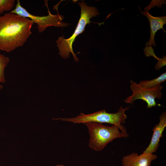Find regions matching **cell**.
Listing matches in <instances>:
<instances>
[{
    "instance_id": "obj_7",
    "label": "cell",
    "mask_w": 166,
    "mask_h": 166,
    "mask_svg": "<svg viewBox=\"0 0 166 166\" xmlns=\"http://www.w3.org/2000/svg\"><path fill=\"white\" fill-rule=\"evenodd\" d=\"M159 122L152 129L153 133L150 143L143 153L151 154L155 153L160 146V139L163 136V132L166 126V113L163 112L159 117Z\"/></svg>"
},
{
    "instance_id": "obj_4",
    "label": "cell",
    "mask_w": 166,
    "mask_h": 166,
    "mask_svg": "<svg viewBox=\"0 0 166 166\" xmlns=\"http://www.w3.org/2000/svg\"><path fill=\"white\" fill-rule=\"evenodd\" d=\"M85 124L87 127L90 136L89 147L96 151L102 150L108 144L115 139L128 137L115 125L108 126L94 122Z\"/></svg>"
},
{
    "instance_id": "obj_11",
    "label": "cell",
    "mask_w": 166,
    "mask_h": 166,
    "mask_svg": "<svg viewBox=\"0 0 166 166\" xmlns=\"http://www.w3.org/2000/svg\"><path fill=\"white\" fill-rule=\"evenodd\" d=\"M10 61L9 58L0 53V83H4L5 81L4 70Z\"/></svg>"
},
{
    "instance_id": "obj_15",
    "label": "cell",
    "mask_w": 166,
    "mask_h": 166,
    "mask_svg": "<svg viewBox=\"0 0 166 166\" xmlns=\"http://www.w3.org/2000/svg\"><path fill=\"white\" fill-rule=\"evenodd\" d=\"M3 88V86L0 83V90H1Z\"/></svg>"
},
{
    "instance_id": "obj_8",
    "label": "cell",
    "mask_w": 166,
    "mask_h": 166,
    "mask_svg": "<svg viewBox=\"0 0 166 166\" xmlns=\"http://www.w3.org/2000/svg\"><path fill=\"white\" fill-rule=\"evenodd\" d=\"M157 158V156L153 154L139 155L132 152L123 157L122 164L123 166H151L152 162Z\"/></svg>"
},
{
    "instance_id": "obj_9",
    "label": "cell",
    "mask_w": 166,
    "mask_h": 166,
    "mask_svg": "<svg viewBox=\"0 0 166 166\" xmlns=\"http://www.w3.org/2000/svg\"><path fill=\"white\" fill-rule=\"evenodd\" d=\"M141 14L146 16L149 22L150 28V36L149 41L145 44L146 46H156L155 42L154 37L156 32L159 30L162 29L164 32L166 31L163 29V26L166 23V16L156 17L151 15L148 11H141Z\"/></svg>"
},
{
    "instance_id": "obj_10",
    "label": "cell",
    "mask_w": 166,
    "mask_h": 166,
    "mask_svg": "<svg viewBox=\"0 0 166 166\" xmlns=\"http://www.w3.org/2000/svg\"><path fill=\"white\" fill-rule=\"evenodd\" d=\"M166 80V73H162L157 77L153 79L149 80H142L138 84L141 87L152 88L159 85L164 82Z\"/></svg>"
},
{
    "instance_id": "obj_13",
    "label": "cell",
    "mask_w": 166,
    "mask_h": 166,
    "mask_svg": "<svg viewBox=\"0 0 166 166\" xmlns=\"http://www.w3.org/2000/svg\"><path fill=\"white\" fill-rule=\"evenodd\" d=\"M144 51L145 55L147 57L152 56L157 60H159L160 59V58H159L156 56L155 54L153 49L151 46H146L144 49Z\"/></svg>"
},
{
    "instance_id": "obj_1",
    "label": "cell",
    "mask_w": 166,
    "mask_h": 166,
    "mask_svg": "<svg viewBox=\"0 0 166 166\" xmlns=\"http://www.w3.org/2000/svg\"><path fill=\"white\" fill-rule=\"evenodd\" d=\"M34 24L28 18L10 13L0 16V50L9 52L23 45Z\"/></svg>"
},
{
    "instance_id": "obj_12",
    "label": "cell",
    "mask_w": 166,
    "mask_h": 166,
    "mask_svg": "<svg viewBox=\"0 0 166 166\" xmlns=\"http://www.w3.org/2000/svg\"><path fill=\"white\" fill-rule=\"evenodd\" d=\"M15 0H0V14L11 10L14 6Z\"/></svg>"
},
{
    "instance_id": "obj_3",
    "label": "cell",
    "mask_w": 166,
    "mask_h": 166,
    "mask_svg": "<svg viewBox=\"0 0 166 166\" xmlns=\"http://www.w3.org/2000/svg\"><path fill=\"white\" fill-rule=\"evenodd\" d=\"M130 107L128 106L123 108L122 106H121L118 111L115 113H109L104 109L88 114L81 113L75 117L60 118L54 119L60 120L74 124L81 123L85 124L90 122L109 123L117 126L121 132L128 137L129 135L126 128L122 124L125 123L127 116L125 112Z\"/></svg>"
},
{
    "instance_id": "obj_14",
    "label": "cell",
    "mask_w": 166,
    "mask_h": 166,
    "mask_svg": "<svg viewBox=\"0 0 166 166\" xmlns=\"http://www.w3.org/2000/svg\"><path fill=\"white\" fill-rule=\"evenodd\" d=\"M166 65V56H164L160 59L158 60V62L155 66V69L159 70L161 67Z\"/></svg>"
},
{
    "instance_id": "obj_5",
    "label": "cell",
    "mask_w": 166,
    "mask_h": 166,
    "mask_svg": "<svg viewBox=\"0 0 166 166\" xmlns=\"http://www.w3.org/2000/svg\"><path fill=\"white\" fill-rule=\"evenodd\" d=\"M46 5L48 10L49 14L47 16H40L32 14L28 11L21 5L20 1H17L15 8L10 13L17 14L21 17L28 18L32 20L34 23L37 25L38 31L41 33L47 27L53 26L57 27H65L70 25L63 22L64 17L58 13L56 15L52 14L48 7L47 3Z\"/></svg>"
},
{
    "instance_id": "obj_2",
    "label": "cell",
    "mask_w": 166,
    "mask_h": 166,
    "mask_svg": "<svg viewBox=\"0 0 166 166\" xmlns=\"http://www.w3.org/2000/svg\"><path fill=\"white\" fill-rule=\"evenodd\" d=\"M78 4L81 7V16L74 33L68 39L65 38L64 36L63 35L58 37L56 41L59 51V54L61 57L64 59L68 58L71 53L76 62L78 61L79 59L73 51V44L77 37L84 31L86 25L92 22L90 19L100 14L96 8L88 6L84 1L79 2Z\"/></svg>"
},
{
    "instance_id": "obj_16",
    "label": "cell",
    "mask_w": 166,
    "mask_h": 166,
    "mask_svg": "<svg viewBox=\"0 0 166 166\" xmlns=\"http://www.w3.org/2000/svg\"><path fill=\"white\" fill-rule=\"evenodd\" d=\"M56 166H64V165L62 164H61L56 165Z\"/></svg>"
},
{
    "instance_id": "obj_6",
    "label": "cell",
    "mask_w": 166,
    "mask_h": 166,
    "mask_svg": "<svg viewBox=\"0 0 166 166\" xmlns=\"http://www.w3.org/2000/svg\"><path fill=\"white\" fill-rule=\"evenodd\" d=\"M130 84L132 94L124 100L127 103L132 104L135 101L141 99L147 103V108H151L157 105L156 98H162L163 87L160 85L152 88H145L132 80L130 81Z\"/></svg>"
}]
</instances>
